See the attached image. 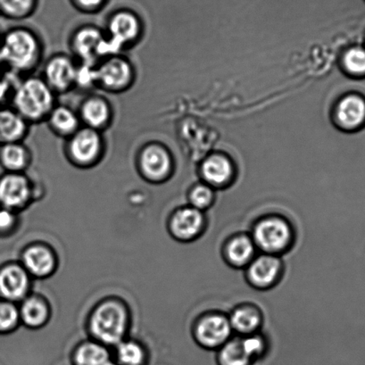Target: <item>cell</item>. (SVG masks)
I'll return each mask as SVG.
<instances>
[{"mask_svg":"<svg viewBox=\"0 0 365 365\" xmlns=\"http://www.w3.org/2000/svg\"><path fill=\"white\" fill-rule=\"evenodd\" d=\"M41 38L27 27H15L0 38V63L6 73L17 78L34 74L43 61Z\"/></svg>","mask_w":365,"mask_h":365,"instance_id":"cell-1","label":"cell"},{"mask_svg":"<svg viewBox=\"0 0 365 365\" xmlns=\"http://www.w3.org/2000/svg\"><path fill=\"white\" fill-rule=\"evenodd\" d=\"M58 95L41 76H31L17 80L9 106L22 116L30 125L46 122L49 113L58 105Z\"/></svg>","mask_w":365,"mask_h":365,"instance_id":"cell-2","label":"cell"},{"mask_svg":"<svg viewBox=\"0 0 365 365\" xmlns=\"http://www.w3.org/2000/svg\"><path fill=\"white\" fill-rule=\"evenodd\" d=\"M128 327V310L118 300L103 301L91 317L92 335L106 346H116L125 340Z\"/></svg>","mask_w":365,"mask_h":365,"instance_id":"cell-3","label":"cell"},{"mask_svg":"<svg viewBox=\"0 0 365 365\" xmlns=\"http://www.w3.org/2000/svg\"><path fill=\"white\" fill-rule=\"evenodd\" d=\"M63 153L67 161L74 168H95L106 154V141L103 133L81 126L73 135L66 140Z\"/></svg>","mask_w":365,"mask_h":365,"instance_id":"cell-4","label":"cell"},{"mask_svg":"<svg viewBox=\"0 0 365 365\" xmlns=\"http://www.w3.org/2000/svg\"><path fill=\"white\" fill-rule=\"evenodd\" d=\"M71 56L79 63L95 66L102 59L116 54L104 30L95 26L77 28L69 40Z\"/></svg>","mask_w":365,"mask_h":365,"instance_id":"cell-5","label":"cell"},{"mask_svg":"<svg viewBox=\"0 0 365 365\" xmlns=\"http://www.w3.org/2000/svg\"><path fill=\"white\" fill-rule=\"evenodd\" d=\"M96 86L110 94L129 91L135 83V66L123 54L109 56L95 66Z\"/></svg>","mask_w":365,"mask_h":365,"instance_id":"cell-6","label":"cell"},{"mask_svg":"<svg viewBox=\"0 0 365 365\" xmlns=\"http://www.w3.org/2000/svg\"><path fill=\"white\" fill-rule=\"evenodd\" d=\"M138 172L150 183H162L172 176L175 160L169 148L158 141H150L140 148L136 157Z\"/></svg>","mask_w":365,"mask_h":365,"instance_id":"cell-7","label":"cell"},{"mask_svg":"<svg viewBox=\"0 0 365 365\" xmlns=\"http://www.w3.org/2000/svg\"><path fill=\"white\" fill-rule=\"evenodd\" d=\"M105 34L116 54L134 47L143 37V26L135 14L119 11L106 23Z\"/></svg>","mask_w":365,"mask_h":365,"instance_id":"cell-8","label":"cell"},{"mask_svg":"<svg viewBox=\"0 0 365 365\" xmlns=\"http://www.w3.org/2000/svg\"><path fill=\"white\" fill-rule=\"evenodd\" d=\"M78 62L66 53H56L43 63L41 77L56 95L76 90Z\"/></svg>","mask_w":365,"mask_h":365,"instance_id":"cell-9","label":"cell"},{"mask_svg":"<svg viewBox=\"0 0 365 365\" xmlns=\"http://www.w3.org/2000/svg\"><path fill=\"white\" fill-rule=\"evenodd\" d=\"M34 185L26 173H3L0 175V207L19 211L33 200Z\"/></svg>","mask_w":365,"mask_h":365,"instance_id":"cell-10","label":"cell"},{"mask_svg":"<svg viewBox=\"0 0 365 365\" xmlns=\"http://www.w3.org/2000/svg\"><path fill=\"white\" fill-rule=\"evenodd\" d=\"M77 113L83 126L101 133L112 125L115 115L111 103L104 96L98 94L87 96L81 102Z\"/></svg>","mask_w":365,"mask_h":365,"instance_id":"cell-11","label":"cell"},{"mask_svg":"<svg viewBox=\"0 0 365 365\" xmlns=\"http://www.w3.org/2000/svg\"><path fill=\"white\" fill-rule=\"evenodd\" d=\"M31 275L23 265L8 264L0 268V299L19 302L28 297Z\"/></svg>","mask_w":365,"mask_h":365,"instance_id":"cell-12","label":"cell"},{"mask_svg":"<svg viewBox=\"0 0 365 365\" xmlns=\"http://www.w3.org/2000/svg\"><path fill=\"white\" fill-rule=\"evenodd\" d=\"M292 237L288 223L278 218L260 222L255 229V242L268 253L279 252L285 249Z\"/></svg>","mask_w":365,"mask_h":365,"instance_id":"cell-13","label":"cell"},{"mask_svg":"<svg viewBox=\"0 0 365 365\" xmlns=\"http://www.w3.org/2000/svg\"><path fill=\"white\" fill-rule=\"evenodd\" d=\"M232 332L230 321L222 315L207 317L198 324L197 338L202 345L214 349L225 345Z\"/></svg>","mask_w":365,"mask_h":365,"instance_id":"cell-14","label":"cell"},{"mask_svg":"<svg viewBox=\"0 0 365 365\" xmlns=\"http://www.w3.org/2000/svg\"><path fill=\"white\" fill-rule=\"evenodd\" d=\"M23 267L31 276L46 278L55 271L56 260L54 253L43 245H33L24 251Z\"/></svg>","mask_w":365,"mask_h":365,"instance_id":"cell-15","label":"cell"},{"mask_svg":"<svg viewBox=\"0 0 365 365\" xmlns=\"http://www.w3.org/2000/svg\"><path fill=\"white\" fill-rule=\"evenodd\" d=\"M30 127L11 106L0 108V145L24 143L29 135Z\"/></svg>","mask_w":365,"mask_h":365,"instance_id":"cell-16","label":"cell"},{"mask_svg":"<svg viewBox=\"0 0 365 365\" xmlns=\"http://www.w3.org/2000/svg\"><path fill=\"white\" fill-rule=\"evenodd\" d=\"M45 123L54 135L65 140L83 126L76 110L59 104L53 108Z\"/></svg>","mask_w":365,"mask_h":365,"instance_id":"cell-17","label":"cell"},{"mask_svg":"<svg viewBox=\"0 0 365 365\" xmlns=\"http://www.w3.org/2000/svg\"><path fill=\"white\" fill-rule=\"evenodd\" d=\"M33 163V153L24 143L0 145V168L6 173H26Z\"/></svg>","mask_w":365,"mask_h":365,"instance_id":"cell-18","label":"cell"},{"mask_svg":"<svg viewBox=\"0 0 365 365\" xmlns=\"http://www.w3.org/2000/svg\"><path fill=\"white\" fill-rule=\"evenodd\" d=\"M203 225V215L194 207L180 209L171 220L173 236L180 240L192 239L200 233Z\"/></svg>","mask_w":365,"mask_h":365,"instance_id":"cell-19","label":"cell"},{"mask_svg":"<svg viewBox=\"0 0 365 365\" xmlns=\"http://www.w3.org/2000/svg\"><path fill=\"white\" fill-rule=\"evenodd\" d=\"M335 113L336 122L343 128H356L365 120V102L358 96H346L339 102Z\"/></svg>","mask_w":365,"mask_h":365,"instance_id":"cell-20","label":"cell"},{"mask_svg":"<svg viewBox=\"0 0 365 365\" xmlns=\"http://www.w3.org/2000/svg\"><path fill=\"white\" fill-rule=\"evenodd\" d=\"M233 165L229 158L222 155H212L203 162L201 173L212 186L225 185L233 175Z\"/></svg>","mask_w":365,"mask_h":365,"instance_id":"cell-21","label":"cell"},{"mask_svg":"<svg viewBox=\"0 0 365 365\" xmlns=\"http://www.w3.org/2000/svg\"><path fill=\"white\" fill-rule=\"evenodd\" d=\"M281 263L272 256H262L250 265L249 275L254 285L267 288L275 282L279 274Z\"/></svg>","mask_w":365,"mask_h":365,"instance_id":"cell-22","label":"cell"},{"mask_svg":"<svg viewBox=\"0 0 365 365\" xmlns=\"http://www.w3.org/2000/svg\"><path fill=\"white\" fill-rule=\"evenodd\" d=\"M73 365H111V353L104 344L98 341L81 344L73 354Z\"/></svg>","mask_w":365,"mask_h":365,"instance_id":"cell-23","label":"cell"},{"mask_svg":"<svg viewBox=\"0 0 365 365\" xmlns=\"http://www.w3.org/2000/svg\"><path fill=\"white\" fill-rule=\"evenodd\" d=\"M19 311L21 322L31 329L41 328L48 321L49 307L41 297H27Z\"/></svg>","mask_w":365,"mask_h":365,"instance_id":"cell-24","label":"cell"},{"mask_svg":"<svg viewBox=\"0 0 365 365\" xmlns=\"http://www.w3.org/2000/svg\"><path fill=\"white\" fill-rule=\"evenodd\" d=\"M115 364L118 365H146V351L140 343L133 340H123L115 346Z\"/></svg>","mask_w":365,"mask_h":365,"instance_id":"cell-25","label":"cell"},{"mask_svg":"<svg viewBox=\"0 0 365 365\" xmlns=\"http://www.w3.org/2000/svg\"><path fill=\"white\" fill-rule=\"evenodd\" d=\"M218 361L220 365H251L253 360L244 349L242 340L235 339L222 345Z\"/></svg>","mask_w":365,"mask_h":365,"instance_id":"cell-26","label":"cell"},{"mask_svg":"<svg viewBox=\"0 0 365 365\" xmlns=\"http://www.w3.org/2000/svg\"><path fill=\"white\" fill-rule=\"evenodd\" d=\"M260 315L251 307L237 308L230 317L232 329L242 334L250 335L260 325Z\"/></svg>","mask_w":365,"mask_h":365,"instance_id":"cell-27","label":"cell"},{"mask_svg":"<svg viewBox=\"0 0 365 365\" xmlns=\"http://www.w3.org/2000/svg\"><path fill=\"white\" fill-rule=\"evenodd\" d=\"M254 254V242L247 236H239L233 239L227 250L230 263L237 267H242L249 263Z\"/></svg>","mask_w":365,"mask_h":365,"instance_id":"cell-28","label":"cell"},{"mask_svg":"<svg viewBox=\"0 0 365 365\" xmlns=\"http://www.w3.org/2000/svg\"><path fill=\"white\" fill-rule=\"evenodd\" d=\"M20 322V311L16 304L0 299V334L13 331Z\"/></svg>","mask_w":365,"mask_h":365,"instance_id":"cell-29","label":"cell"},{"mask_svg":"<svg viewBox=\"0 0 365 365\" xmlns=\"http://www.w3.org/2000/svg\"><path fill=\"white\" fill-rule=\"evenodd\" d=\"M34 0H0V11L13 19H22L33 12Z\"/></svg>","mask_w":365,"mask_h":365,"instance_id":"cell-30","label":"cell"},{"mask_svg":"<svg viewBox=\"0 0 365 365\" xmlns=\"http://www.w3.org/2000/svg\"><path fill=\"white\" fill-rule=\"evenodd\" d=\"M344 66L349 73L356 74L365 73V51L360 48H350L346 52L343 58Z\"/></svg>","mask_w":365,"mask_h":365,"instance_id":"cell-31","label":"cell"},{"mask_svg":"<svg viewBox=\"0 0 365 365\" xmlns=\"http://www.w3.org/2000/svg\"><path fill=\"white\" fill-rule=\"evenodd\" d=\"M212 191L207 185H197L194 187L190 195V202L194 208L201 210L207 207L212 200Z\"/></svg>","mask_w":365,"mask_h":365,"instance_id":"cell-32","label":"cell"},{"mask_svg":"<svg viewBox=\"0 0 365 365\" xmlns=\"http://www.w3.org/2000/svg\"><path fill=\"white\" fill-rule=\"evenodd\" d=\"M97 88L96 86L95 66L79 63L78 65L76 88L90 90V88Z\"/></svg>","mask_w":365,"mask_h":365,"instance_id":"cell-33","label":"cell"},{"mask_svg":"<svg viewBox=\"0 0 365 365\" xmlns=\"http://www.w3.org/2000/svg\"><path fill=\"white\" fill-rule=\"evenodd\" d=\"M244 349L253 361L260 357L264 352L265 344L263 339L255 335L247 336L245 339H241Z\"/></svg>","mask_w":365,"mask_h":365,"instance_id":"cell-34","label":"cell"},{"mask_svg":"<svg viewBox=\"0 0 365 365\" xmlns=\"http://www.w3.org/2000/svg\"><path fill=\"white\" fill-rule=\"evenodd\" d=\"M15 76L9 73H0V108L6 106L11 99L12 92L16 81L12 78Z\"/></svg>","mask_w":365,"mask_h":365,"instance_id":"cell-35","label":"cell"},{"mask_svg":"<svg viewBox=\"0 0 365 365\" xmlns=\"http://www.w3.org/2000/svg\"><path fill=\"white\" fill-rule=\"evenodd\" d=\"M16 222V212L0 207V236L11 232L15 228Z\"/></svg>","mask_w":365,"mask_h":365,"instance_id":"cell-36","label":"cell"},{"mask_svg":"<svg viewBox=\"0 0 365 365\" xmlns=\"http://www.w3.org/2000/svg\"><path fill=\"white\" fill-rule=\"evenodd\" d=\"M81 9L93 10L102 4L103 0H76Z\"/></svg>","mask_w":365,"mask_h":365,"instance_id":"cell-37","label":"cell"},{"mask_svg":"<svg viewBox=\"0 0 365 365\" xmlns=\"http://www.w3.org/2000/svg\"><path fill=\"white\" fill-rule=\"evenodd\" d=\"M0 38H1V35H0ZM0 67H1V63H0Z\"/></svg>","mask_w":365,"mask_h":365,"instance_id":"cell-38","label":"cell"},{"mask_svg":"<svg viewBox=\"0 0 365 365\" xmlns=\"http://www.w3.org/2000/svg\"><path fill=\"white\" fill-rule=\"evenodd\" d=\"M111 365H118V364H116L115 363H113Z\"/></svg>","mask_w":365,"mask_h":365,"instance_id":"cell-39","label":"cell"}]
</instances>
